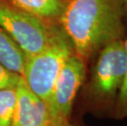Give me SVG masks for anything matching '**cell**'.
<instances>
[{"mask_svg": "<svg viewBox=\"0 0 127 126\" xmlns=\"http://www.w3.org/2000/svg\"><path fill=\"white\" fill-rule=\"evenodd\" d=\"M124 0H68L58 21L75 55L85 62L104 46L126 38Z\"/></svg>", "mask_w": 127, "mask_h": 126, "instance_id": "1", "label": "cell"}, {"mask_svg": "<svg viewBox=\"0 0 127 126\" xmlns=\"http://www.w3.org/2000/svg\"><path fill=\"white\" fill-rule=\"evenodd\" d=\"M95 57L90 76L81 87L83 102L93 113L113 119L126 74L124 39L107 44Z\"/></svg>", "mask_w": 127, "mask_h": 126, "instance_id": "2", "label": "cell"}, {"mask_svg": "<svg viewBox=\"0 0 127 126\" xmlns=\"http://www.w3.org/2000/svg\"><path fill=\"white\" fill-rule=\"evenodd\" d=\"M48 21L12 4L0 2V25L26 58L45 49L62 31Z\"/></svg>", "mask_w": 127, "mask_h": 126, "instance_id": "3", "label": "cell"}, {"mask_svg": "<svg viewBox=\"0 0 127 126\" xmlns=\"http://www.w3.org/2000/svg\"><path fill=\"white\" fill-rule=\"evenodd\" d=\"M74 53L71 42L62 30L45 49L26 58L22 78L46 104L63 66Z\"/></svg>", "mask_w": 127, "mask_h": 126, "instance_id": "4", "label": "cell"}, {"mask_svg": "<svg viewBox=\"0 0 127 126\" xmlns=\"http://www.w3.org/2000/svg\"><path fill=\"white\" fill-rule=\"evenodd\" d=\"M85 78L86 62L74 53L63 66L47 102L51 125L70 120L75 101Z\"/></svg>", "mask_w": 127, "mask_h": 126, "instance_id": "5", "label": "cell"}, {"mask_svg": "<svg viewBox=\"0 0 127 126\" xmlns=\"http://www.w3.org/2000/svg\"><path fill=\"white\" fill-rule=\"evenodd\" d=\"M16 105L12 126H50L47 104L33 93L21 77L16 88Z\"/></svg>", "mask_w": 127, "mask_h": 126, "instance_id": "6", "label": "cell"}, {"mask_svg": "<svg viewBox=\"0 0 127 126\" xmlns=\"http://www.w3.org/2000/svg\"><path fill=\"white\" fill-rule=\"evenodd\" d=\"M26 61L24 52L0 25V63L22 76Z\"/></svg>", "mask_w": 127, "mask_h": 126, "instance_id": "7", "label": "cell"}, {"mask_svg": "<svg viewBox=\"0 0 127 126\" xmlns=\"http://www.w3.org/2000/svg\"><path fill=\"white\" fill-rule=\"evenodd\" d=\"M12 5L47 21L58 20L68 0H10Z\"/></svg>", "mask_w": 127, "mask_h": 126, "instance_id": "8", "label": "cell"}, {"mask_svg": "<svg viewBox=\"0 0 127 126\" xmlns=\"http://www.w3.org/2000/svg\"><path fill=\"white\" fill-rule=\"evenodd\" d=\"M16 98V88L0 90V126H12Z\"/></svg>", "mask_w": 127, "mask_h": 126, "instance_id": "9", "label": "cell"}, {"mask_svg": "<svg viewBox=\"0 0 127 126\" xmlns=\"http://www.w3.org/2000/svg\"><path fill=\"white\" fill-rule=\"evenodd\" d=\"M124 45L126 53V67L123 84L121 86L119 97L116 106L113 119L117 120H127V34L124 39Z\"/></svg>", "mask_w": 127, "mask_h": 126, "instance_id": "10", "label": "cell"}, {"mask_svg": "<svg viewBox=\"0 0 127 126\" xmlns=\"http://www.w3.org/2000/svg\"><path fill=\"white\" fill-rule=\"evenodd\" d=\"M21 76L15 73L0 63V90L16 88L21 79Z\"/></svg>", "mask_w": 127, "mask_h": 126, "instance_id": "11", "label": "cell"}, {"mask_svg": "<svg viewBox=\"0 0 127 126\" xmlns=\"http://www.w3.org/2000/svg\"><path fill=\"white\" fill-rule=\"evenodd\" d=\"M50 126H76L73 123H71V121H67V122H64L62 123V124H58V125H51Z\"/></svg>", "mask_w": 127, "mask_h": 126, "instance_id": "12", "label": "cell"}, {"mask_svg": "<svg viewBox=\"0 0 127 126\" xmlns=\"http://www.w3.org/2000/svg\"><path fill=\"white\" fill-rule=\"evenodd\" d=\"M124 2H125L126 8V12H127V0H124Z\"/></svg>", "mask_w": 127, "mask_h": 126, "instance_id": "13", "label": "cell"}]
</instances>
